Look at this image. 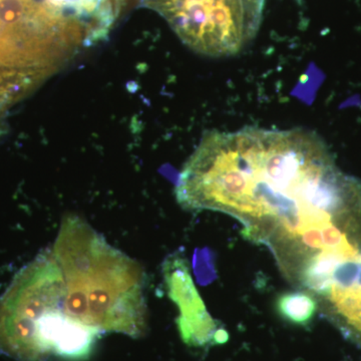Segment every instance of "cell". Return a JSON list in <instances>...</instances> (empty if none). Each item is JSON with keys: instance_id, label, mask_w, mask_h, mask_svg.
<instances>
[{"instance_id": "obj_5", "label": "cell", "mask_w": 361, "mask_h": 361, "mask_svg": "<svg viewBox=\"0 0 361 361\" xmlns=\"http://www.w3.org/2000/svg\"><path fill=\"white\" fill-rule=\"evenodd\" d=\"M161 272L169 298L179 310L176 323L183 342L194 348H211L227 342L229 334L207 310L184 253L177 251L169 255L161 265Z\"/></svg>"}, {"instance_id": "obj_4", "label": "cell", "mask_w": 361, "mask_h": 361, "mask_svg": "<svg viewBox=\"0 0 361 361\" xmlns=\"http://www.w3.org/2000/svg\"><path fill=\"white\" fill-rule=\"evenodd\" d=\"M61 303L65 304V284L51 250H47L26 265L0 297V355L42 361L35 323L47 308Z\"/></svg>"}, {"instance_id": "obj_1", "label": "cell", "mask_w": 361, "mask_h": 361, "mask_svg": "<svg viewBox=\"0 0 361 361\" xmlns=\"http://www.w3.org/2000/svg\"><path fill=\"white\" fill-rule=\"evenodd\" d=\"M233 218L287 282L314 296L327 322L361 314V183L334 158L270 169Z\"/></svg>"}, {"instance_id": "obj_2", "label": "cell", "mask_w": 361, "mask_h": 361, "mask_svg": "<svg viewBox=\"0 0 361 361\" xmlns=\"http://www.w3.org/2000/svg\"><path fill=\"white\" fill-rule=\"evenodd\" d=\"M51 253L65 284L66 314L101 334H146L145 274L137 261L75 214L63 218Z\"/></svg>"}, {"instance_id": "obj_3", "label": "cell", "mask_w": 361, "mask_h": 361, "mask_svg": "<svg viewBox=\"0 0 361 361\" xmlns=\"http://www.w3.org/2000/svg\"><path fill=\"white\" fill-rule=\"evenodd\" d=\"M183 42L208 56H231L253 39L262 11L249 0H142Z\"/></svg>"}, {"instance_id": "obj_6", "label": "cell", "mask_w": 361, "mask_h": 361, "mask_svg": "<svg viewBox=\"0 0 361 361\" xmlns=\"http://www.w3.org/2000/svg\"><path fill=\"white\" fill-rule=\"evenodd\" d=\"M275 310L284 322L295 326L306 327L319 313V306L310 292L287 291L277 297Z\"/></svg>"}, {"instance_id": "obj_7", "label": "cell", "mask_w": 361, "mask_h": 361, "mask_svg": "<svg viewBox=\"0 0 361 361\" xmlns=\"http://www.w3.org/2000/svg\"><path fill=\"white\" fill-rule=\"evenodd\" d=\"M256 8L259 9V11H262L263 4H264V0H249Z\"/></svg>"}]
</instances>
